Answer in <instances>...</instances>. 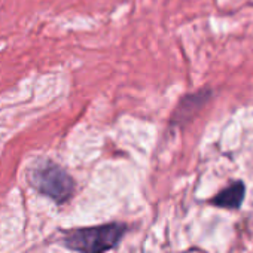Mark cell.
Wrapping results in <instances>:
<instances>
[{
    "label": "cell",
    "mask_w": 253,
    "mask_h": 253,
    "mask_svg": "<svg viewBox=\"0 0 253 253\" xmlns=\"http://www.w3.org/2000/svg\"><path fill=\"white\" fill-rule=\"evenodd\" d=\"M30 182L39 192L57 203L67 201L75 191V182L67 171L49 161L42 163L32 170Z\"/></svg>",
    "instance_id": "7a4b0ae2"
},
{
    "label": "cell",
    "mask_w": 253,
    "mask_h": 253,
    "mask_svg": "<svg viewBox=\"0 0 253 253\" xmlns=\"http://www.w3.org/2000/svg\"><path fill=\"white\" fill-rule=\"evenodd\" d=\"M209 92L207 91H201L198 94H194V95H188L185 100L180 101L177 110H176V115L173 118L174 122L177 124H182V122H188L201 107L203 104H206V101L209 100Z\"/></svg>",
    "instance_id": "277c9868"
},
{
    "label": "cell",
    "mask_w": 253,
    "mask_h": 253,
    "mask_svg": "<svg viewBox=\"0 0 253 253\" xmlns=\"http://www.w3.org/2000/svg\"><path fill=\"white\" fill-rule=\"evenodd\" d=\"M125 229L126 226L122 223H106L92 228L73 229L64 235V244L81 253H104L118 244Z\"/></svg>",
    "instance_id": "6da1fadb"
},
{
    "label": "cell",
    "mask_w": 253,
    "mask_h": 253,
    "mask_svg": "<svg viewBox=\"0 0 253 253\" xmlns=\"http://www.w3.org/2000/svg\"><path fill=\"white\" fill-rule=\"evenodd\" d=\"M244 194H246V188L243 182H234L232 185H229L228 188H225L223 191H220L213 200L211 203L217 207L222 209H240V206L243 204L244 200Z\"/></svg>",
    "instance_id": "3957f363"
}]
</instances>
